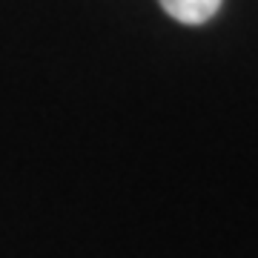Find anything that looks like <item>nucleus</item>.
Returning <instances> with one entry per match:
<instances>
[{
	"label": "nucleus",
	"instance_id": "nucleus-1",
	"mask_svg": "<svg viewBox=\"0 0 258 258\" xmlns=\"http://www.w3.org/2000/svg\"><path fill=\"white\" fill-rule=\"evenodd\" d=\"M161 9L184 26H201L221 9V0H158Z\"/></svg>",
	"mask_w": 258,
	"mask_h": 258
}]
</instances>
